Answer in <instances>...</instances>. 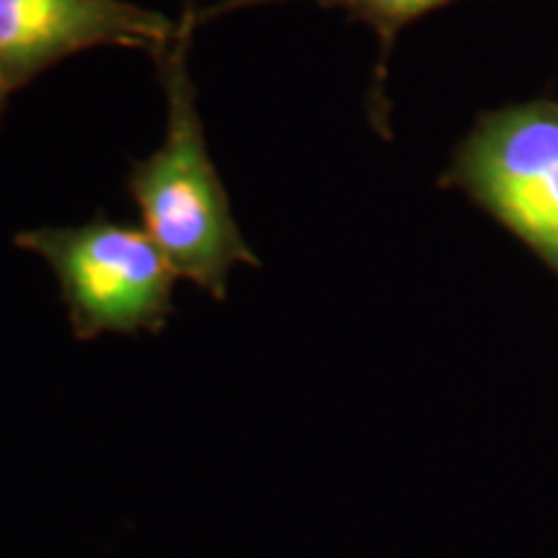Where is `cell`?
I'll list each match as a JSON object with an SVG mask.
<instances>
[{
  "instance_id": "6da1fadb",
  "label": "cell",
  "mask_w": 558,
  "mask_h": 558,
  "mask_svg": "<svg viewBox=\"0 0 558 558\" xmlns=\"http://www.w3.org/2000/svg\"><path fill=\"white\" fill-rule=\"evenodd\" d=\"M197 26V9L186 3L177 37L153 58L166 94V135L148 158L132 163L128 192L145 233L163 251L177 277L222 303L230 269L239 264L262 267V259L243 239L207 148L190 75V45Z\"/></svg>"
},
{
  "instance_id": "7a4b0ae2",
  "label": "cell",
  "mask_w": 558,
  "mask_h": 558,
  "mask_svg": "<svg viewBox=\"0 0 558 558\" xmlns=\"http://www.w3.org/2000/svg\"><path fill=\"white\" fill-rule=\"evenodd\" d=\"M16 246L50 264L75 339L160 333L169 324L177 271L145 228L96 215L83 226L26 230Z\"/></svg>"
},
{
  "instance_id": "3957f363",
  "label": "cell",
  "mask_w": 558,
  "mask_h": 558,
  "mask_svg": "<svg viewBox=\"0 0 558 558\" xmlns=\"http://www.w3.org/2000/svg\"><path fill=\"white\" fill-rule=\"evenodd\" d=\"M179 21L128 0H0V81L13 90L54 62L94 47L158 58Z\"/></svg>"
},
{
  "instance_id": "277c9868",
  "label": "cell",
  "mask_w": 558,
  "mask_h": 558,
  "mask_svg": "<svg viewBox=\"0 0 558 558\" xmlns=\"http://www.w3.org/2000/svg\"><path fill=\"white\" fill-rule=\"evenodd\" d=\"M558 163V114L525 111L497 120L465 150L463 177L497 209L533 179Z\"/></svg>"
},
{
  "instance_id": "5b68a950",
  "label": "cell",
  "mask_w": 558,
  "mask_h": 558,
  "mask_svg": "<svg viewBox=\"0 0 558 558\" xmlns=\"http://www.w3.org/2000/svg\"><path fill=\"white\" fill-rule=\"evenodd\" d=\"M271 3H288V0H218V3L207 5V9H197V24L228 16V13L235 11L259 9V5ZM313 3L324 5V9H341L352 13L354 19L367 21L369 26H375L380 32V37L390 41L396 29H401L403 24L437 9V5L450 3V0H313Z\"/></svg>"
},
{
  "instance_id": "8992f818",
  "label": "cell",
  "mask_w": 558,
  "mask_h": 558,
  "mask_svg": "<svg viewBox=\"0 0 558 558\" xmlns=\"http://www.w3.org/2000/svg\"><path fill=\"white\" fill-rule=\"evenodd\" d=\"M497 213L530 239L558 246V163L501 202Z\"/></svg>"
},
{
  "instance_id": "52a82bcc",
  "label": "cell",
  "mask_w": 558,
  "mask_h": 558,
  "mask_svg": "<svg viewBox=\"0 0 558 558\" xmlns=\"http://www.w3.org/2000/svg\"><path fill=\"white\" fill-rule=\"evenodd\" d=\"M11 90L3 86V81H0V111H3V104H5V96H9Z\"/></svg>"
}]
</instances>
